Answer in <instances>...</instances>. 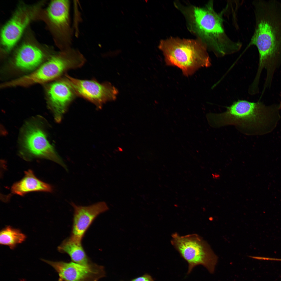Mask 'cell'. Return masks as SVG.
Masks as SVG:
<instances>
[{"instance_id":"obj_3","label":"cell","mask_w":281,"mask_h":281,"mask_svg":"<svg viewBox=\"0 0 281 281\" xmlns=\"http://www.w3.org/2000/svg\"><path fill=\"white\" fill-rule=\"evenodd\" d=\"M183 10L189 30L217 56H223L239 49V44L231 41L226 35L222 19L214 10L212 2L204 7L190 6Z\"/></svg>"},{"instance_id":"obj_20","label":"cell","mask_w":281,"mask_h":281,"mask_svg":"<svg viewBox=\"0 0 281 281\" xmlns=\"http://www.w3.org/2000/svg\"><path fill=\"white\" fill-rule=\"evenodd\" d=\"M58 281H63L61 279L59 278V279Z\"/></svg>"},{"instance_id":"obj_18","label":"cell","mask_w":281,"mask_h":281,"mask_svg":"<svg viewBox=\"0 0 281 281\" xmlns=\"http://www.w3.org/2000/svg\"><path fill=\"white\" fill-rule=\"evenodd\" d=\"M130 281H154L151 277L148 274L134 279Z\"/></svg>"},{"instance_id":"obj_5","label":"cell","mask_w":281,"mask_h":281,"mask_svg":"<svg viewBox=\"0 0 281 281\" xmlns=\"http://www.w3.org/2000/svg\"><path fill=\"white\" fill-rule=\"evenodd\" d=\"M80 64L79 57L74 50H62L33 72L7 82L2 85V87L25 86L46 82L58 78L69 69L79 68Z\"/></svg>"},{"instance_id":"obj_9","label":"cell","mask_w":281,"mask_h":281,"mask_svg":"<svg viewBox=\"0 0 281 281\" xmlns=\"http://www.w3.org/2000/svg\"><path fill=\"white\" fill-rule=\"evenodd\" d=\"M28 125L26 128L22 140V146L25 152L30 156L53 161L67 170L66 165L48 140L44 131L35 125Z\"/></svg>"},{"instance_id":"obj_14","label":"cell","mask_w":281,"mask_h":281,"mask_svg":"<svg viewBox=\"0 0 281 281\" xmlns=\"http://www.w3.org/2000/svg\"><path fill=\"white\" fill-rule=\"evenodd\" d=\"M43 57L42 52L39 48L30 44H24L17 52L15 63L19 69L25 71L31 70L40 64Z\"/></svg>"},{"instance_id":"obj_2","label":"cell","mask_w":281,"mask_h":281,"mask_svg":"<svg viewBox=\"0 0 281 281\" xmlns=\"http://www.w3.org/2000/svg\"><path fill=\"white\" fill-rule=\"evenodd\" d=\"M279 104L265 105L259 100L256 102L239 100L226 107L220 113L208 116L210 125L215 128L233 125L246 135H265L272 132L281 119Z\"/></svg>"},{"instance_id":"obj_10","label":"cell","mask_w":281,"mask_h":281,"mask_svg":"<svg viewBox=\"0 0 281 281\" xmlns=\"http://www.w3.org/2000/svg\"><path fill=\"white\" fill-rule=\"evenodd\" d=\"M70 4L68 0H53L50 2L47 10L48 16L57 31L62 50L72 48Z\"/></svg>"},{"instance_id":"obj_7","label":"cell","mask_w":281,"mask_h":281,"mask_svg":"<svg viewBox=\"0 0 281 281\" xmlns=\"http://www.w3.org/2000/svg\"><path fill=\"white\" fill-rule=\"evenodd\" d=\"M76 95L82 97L100 108L106 102L115 100L117 90L108 82L100 83L95 79L83 80L65 74L64 78Z\"/></svg>"},{"instance_id":"obj_19","label":"cell","mask_w":281,"mask_h":281,"mask_svg":"<svg viewBox=\"0 0 281 281\" xmlns=\"http://www.w3.org/2000/svg\"><path fill=\"white\" fill-rule=\"evenodd\" d=\"M280 96L281 98V93L280 94ZM279 108L280 110L281 109V102H280V103L279 104Z\"/></svg>"},{"instance_id":"obj_1","label":"cell","mask_w":281,"mask_h":281,"mask_svg":"<svg viewBox=\"0 0 281 281\" xmlns=\"http://www.w3.org/2000/svg\"><path fill=\"white\" fill-rule=\"evenodd\" d=\"M256 27L249 46L254 45L259 54L255 81H259L264 68L265 82L271 83L274 73L281 64V2L275 0L254 2Z\"/></svg>"},{"instance_id":"obj_11","label":"cell","mask_w":281,"mask_h":281,"mask_svg":"<svg viewBox=\"0 0 281 281\" xmlns=\"http://www.w3.org/2000/svg\"><path fill=\"white\" fill-rule=\"evenodd\" d=\"M71 205L74 209L71 237L81 241L87 229L95 218L108 209L106 203L100 202L87 206H80L73 202Z\"/></svg>"},{"instance_id":"obj_16","label":"cell","mask_w":281,"mask_h":281,"mask_svg":"<svg viewBox=\"0 0 281 281\" xmlns=\"http://www.w3.org/2000/svg\"><path fill=\"white\" fill-rule=\"evenodd\" d=\"M81 241L70 237L65 240L58 246L60 253H66L70 257L72 261L82 264L92 262L87 256L81 244Z\"/></svg>"},{"instance_id":"obj_6","label":"cell","mask_w":281,"mask_h":281,"mask_svg":"<svg viewBox=\"0 0 281 281\" xmlns=\"http://www.w3.org/2000/svg\"><path fill=\"white\" fill-rule=\"evenodd\" d=\"M171 244L188 263L187 274L196 266L201 265L211 273L214 272L218 257L207 243L196 234L181 236L173 233Z\"/></svg>"},{"instance_id":"obj_15","label":"cell","mask_w":281,"mask_h":281,"mask_svg":"<svg viewBox=\"0 0 281 281\" xmlns=\"http://www.w3.org/2000/svg\"><path fill=\"white\" fill-rule=\"evenodd\" d=\"M12 193L23 196L33 191L51 192L52 188L50 185L38 179L31 170L25 171L20 180L14 183L11 188Z\"/></svg>"},{"instance_id":"obj_13","label":"cell","mask_w":281,"mask_h":281,"mask_svg":"<svg viewBox=\"0 0 281 281\" xmlns=\"http://www.w3.org/2000/svg\"><path fill=\"white\" fill-rule=\"evenodd\" d=\"M22 14L21 11L17 12L2 29L1 42L7 51L12 49L18 41L29 22V16Z\"/></svg>"},{"instance_id":"obj_8","label":"cell","mask_w":281,"mask_h":281,"mask_svg":"<svg viewBox=\"0 0 281 281\" xmlns=\"http://www.w3.org/2000/svg\"><path fill=\"white\" fill-rule=\"evenodd\" d=\"M41 260L52 266L63 281H98L106 275L104 266L92 262L82 264L73 261Z\"/></svg>"},{"instance_id":"obj_12","label":"cell","mask_w":281,"mask_h":281,"mask_svg":"<svg viewBox=\"0 0 281 281\" xmlns=\"http://www.w3.org/2000/svg\"><path fill=\"white\" fill-rule=\"evenodd\" d=\"M48 94L55 119L59 122L69 104L76 95L64 78L50 85Z\"/></svg>"},{"instance_id":"obj_4","label":"cell","mask_w":281,"mask_h":281,"mask_svg":"<svg viewBox=\"0 0 281 281\" xmlns=\"http://www.w3.org/2000/svg\"><path fill=\"white\" fill-rule=\"evenodd\" d=\"M206 47L199 40L175 38L162 40L159 46L167 65L178 67L187 76L201 68L211 66Z\"/></svg>"},{"instance_id":"obj_17","label":"cell","mask_w":281,"mask_h":281,"mask_svg":"<svg viewBox=\"0 0 281 281\" xmlns=\"http://www.w3.org/2000/svg\"><path fill=\"white\" fill-rule=\"evenodd\" d=\"M26 238V236L19 229L10 226L2 229L0 233V244L8 246L11 249L24 241Z\"/></svg>"}]
</instances>
